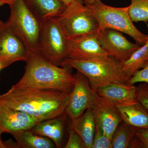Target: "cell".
Wrapping results in <instances>:
<instances>
[{"mask_svg":"<svg viewBox=\"0 0 148 148\" xmlns=\"http://www.w3.org/2000/svg\"><path fill=\"white\" fill-rule=\"evenodd\" d=\"M128 12L133 22H148V0H131Z\"/></svg>","mask_w":148,"mask_h":148,"instance_id":"22","label":"cell"},{"mask_svg":"<svg viewBox=\"0 0 148 148\" xmlns=\"http://www.w3.org/2000/svg\"><path fill=\"white\" fill-rule=\"evenodd\" d=\"M97 35L100 45L108 56L120 62L126 61L141 46L130 42L122 32L114 29H99Z\"/></svg>","mask_w":148,"mask_h":148,"instance_id":"9","label":"cell"},{"mask_svg":"<svg viewBox=\"0 0 148 148\" xmlns=\"http://www.w3.org/2000/svg\"><path fill=\"white\" fill-rule=\"evenodd\" d=\"M18 147L23 148H56L49 138L37 135L31 130H22L12 135Z\"/></svg>","mask_w":148,"mask_h":148,"instance_id":"20","label":"cell"},{"mask_svg":"<svg viewBox=\"0 0 148 148\" xmlns=\"http://www.w3.org/2000/svg\"><path fill=\"white\" fill-rule=\"evenodd\" d=\"M29 56L22 40L3 23L0 29V63L3 69L16 61L26 62Z\"/></svg>","mask_w":148,"mask_h":148,"instance_id":"10","label":"cell"},{"mask_svg":"<svg viewBox=\"0 0 148 148\" xmlns=\"http://www.w3.org/2000/svg\"><path fill=\"white\" fill-rule=\"evenodd\" d=\"M92 148H112V139L106 135L97 125L95 127Z\"/></svg>","mask_w":148,"mask_h":148,"instance_id":"23","label":"cell"},{"mask_svg":"<svg viewBox=\"0 0 148 148\" xmlns=\"http://www.w3.org/2000/svg\"><path fill=\"white\" fill-rule=\"evenodd\" d=\"M24 1L32 12L42 21L58 17L67 7L63 0Z\"/></svg>","mask_w":148,"mask_h":148,"instance_id":"16","label":"cell"},{"mask_svg":"<svg viewBox=\"0 0 148 148\" xmlns=\"http://www.w3.org/2000/svg\"><path fill=\"white\" fill-rule=\"evenodd\" d=\"M67 116L65 113L60 116L43 121L30 130L37 135L49 138L55 144L56 148H62Z\"/></svg>","mask_w":148,"mask_h":148,"instance_id":"15","label":"cell"},{"mask_svg":"<svg viewBox=\"0 0 148 148\" xmlns=\"http://www.w3.org/2000/svg\"><path fill=\"white\" fill-rule=\"evenodd\" d=\"M96 0H83V3L85 5H89L92 4Z\"/></svg>","mask_w":148,"mask_h":148,"instance_id":"29","label":"cell"},{"mask_svg":"<svg viewBox=\"0 0 148 148\" xmlns=\"http://www.w3.org/2000/svg\"><path fill=\"white\" fill-rule=\"evenodd\" d=\"M96 92L99 97L116 106H125L138 101L136 86L127 83L109 85L99 88Z\"/></svg>","mask_w":148,"mask_h":148,"instance_id":"14","label":"cell"},{"mask_svg":"<svg viewBox=\"0 0 148 148\" xmlns=\"http://www.w3.org/2000/svg\"><path fill=\"white\" fill-rule=\"evenodd\" d=\"M136 97L138 102L148 111V83H144L136 86Z\"/></svg>","mask_w":148,"mask_h":148,"instance_id":"26","label":"cell"},{"mask_svg":"<svg viewBox=\"0 0 148 148\" xmlns=\"http://www.w3.org/2000/svg\"><path fill=\"white\" fill-rule=\"evenodd\" d=\"M96 121L92 107L88 109L71 127L81 138L84 148H92L96 127Z\"/></svg>","mask_w":148,"mask_h":148,"instance_id":"18","label":"cell"},{"mask_svg":"<svg viewBox=\"0 0 148 148\" xmlns=\"http://www.w3.org/2000/svg\"><path fill=\"white\" fill-rule=\"evenodd\" d=\"M108 56L100 45L97 34L68 40V58L85 61Z\"/></svg>","mask_w":148,"mask_h":148,"instance_id":"11","label":"cell"},{"mask_svg":"<svg viewBox=\"0 0 148 148\" xmlns=\"http://www.w3.org/2000/svg\"><path fill=\"white\" fill-rule=\"evenodd\" d=\"M92 108L96 125L112 139L114 132L122 121L116 106L98 96Z\"/></svg>","mask_w":148,"mask_h":148,"instance_id":"13","label":"cell"},{"mask_svg":"<svg viewBox=\"0 0 148 148\" xmlns=\"http://www.w3.org/2000/svg\"><path fill=\"white\" fill-rule=\"evenodd\" d=\"M137 129L122 121L117 127L112 139V148H129Z\"/></svg>","mask_w":148,"mask_h":148,"instance_id":"21","label":"cell"},{"mask_svg":"<svg viewBox=\"0 0 148 148\" xmlns=\"http://www.w3.org/2000/svg\"><path fill=\"white\" fill-rule=\"evenodd\" d=\"M70 93L12 86L8 92L0 95V101L11 109L32 116L40 122L65 114Z\"/></svg>","mask_w":148,"mask_h":148,"instance_id":"1","label":"cell"},{"mask_svg":"<svg viewBox=\"0 0 148 148\" xmlns=\"http://www.w3.org/2000/svg\"><path fill=\"white\" fill-rule=\"evenodd\" d=\"M74 76L75 82L70 93V101L66 110V115L72 122L75 121L86 110L92 107L98 96L84 75L77 71Z\"/></svg>","mask_w":148,"mask_h":148,"instance_id":"8","label":"cell"},{"mask_svg":"<svg viewBox=\"0 0 148 148\" xmlns=\"http://www.w3.org/2000/svg\"><path fill=\"white\" fill-rule=\"evenodd\" d=\"M14 0H0V6H2L5 5H10Z\"/></svg>","mask_w":148,"mask_h":148,"instance_id":"28","label":"cell"},{"mask_svg":"<svg viewBox=\"0 0 148 148\" xmlns=\"http://www.w3.org/2000/svg\"><path fill=\"white\" fill-rule=\"evenodd\" d=\"M69 132V138L64 148H84L81 138L71 126Z\"/></svg>","mask_w":148,"mask_h":148,"instance_id":"27","label":"cell"},{"mask_svg":"<svg viewBox=\"0 0 148 148\" xmlns=\"http://www.w3.org/2000/svg\"><path fill=\"white\" fill-rule=\"evenodd\" d=\"M39 54L51 64L62 66L68 58V40L54 18L43 21Z\"/></svg>","mask_w":148,"mask_h":148,"instance_id":"7","label":"cell"},{"mask_svg":"<svg viewBox=\"0 0 148 148\" xmlns=\"http://www.w3.org/2000/svg\"><path fill=\"white\" fill-rule=\"evenodd\" d=\"M116 107L122 121L137 130L148 128V111L139 102Z\"/></svg>","mask_w":148,"mask_h":148,"instance_id":"17","label":"cell"},{"mask_svg":"<svg viewBox=\"0 0 148 148\" xmlns=\"http://www.w3.org/2000/svg\"><path fill=\"white\" fill-rule=\"evenodd\" d=\"M67 6L71 5L75 2V0H63Z\"/></svg>","mask_w":148,"mask_h":148,"instance_id":"30","label":"cell"},{"mask_svg":"<svg viewBox=\"0 0 148 148\" xmlns=\"http://www.w3.org/2000/svg\"><path fill=\"white\" fill-rule=\"evenodd\" d=\"M1 135L0 134V148H7L5 143H4L2 141L1 138Z\"/></svg>","mask_w":148,"mask_h":148,"instance_id":"31","label":"cell"},{"mask_svg":"<svg viewBox=\"0 0 148 148\" xmlns=\"http://www.w3.org/2000/svg\"><path fill=\"white\" fill-rule=\"evenodd\" d=\"M2 69H3V66H2L1 64V63H0V71Z\"/></svg>","mask_w":148,"mask_h":148,"instance_id":"34","label":"cell"},{"mask_svg":"<svg viewBox=\"0 0 148 148\" xmlns=\"http://www.w3.org/2000/svg\"><path fill=\"white\" fill-rule=\"evenodd\" d=\"M129 148H148V128L136 130Z\"/></svg>","mask_w":148,"mask_h":148,"instance_id":"24","label":"cell"},{"mask_svg":"<svg viewBox=\"0 0 148 148\" xmlns=\"http://www.w3.org/2000/svg\"><path fill=\"white\" fill-rule=\"evenodd\" d=\"M68 40L97 34L98 22L86 5L75 2L54 18Z\"/></svg>","mask_w":148,"mask_h":148,"instance_id":"6","label":"cell"},{"mask_svg":"<svg viewBox=\"0 0 148 148\" xmlns=\"http://www.w3.org/2000/svg\"><path fill=\"white\" fill-rule=\"evenodd\" d=\"M139 82L148 83V60L142 69L138 70L130 79L127 83L134 85Z\"/></svg>","mask_w":148,"mask_h":148,"instance_id":"25","label":"cell"},{"mask_svg":"<svg viewBox=\"0 0 148 148\" xmlns=\"http://www.w3.org/2000/svg\"><path fill=\"white\" fill-rule=\"evenodd\" d=\"M10 16L6 25L22 40L30 54H39L43 21L25 3L24 0H14L10 5Z\"/></svg>","mask_w":148,"mask_h":148,"instance_id":"4","label":"cell"},{"mask_svg":"<svg viewBox=\"0 0 148 148\" xmlns=\"http://www.w3.org/2000/svg\"><path fill=\"white\" fill-rule=\"evenodd\" d=\"M26 62L24 75L13 87L71 92L75 82L72 68L56 66L38 54H30Z\"/></svg>","mask_w":148,"mask_h":148,"instance_id":"2","label":"cell"},{"mask_svg":"<svg viewBox=\"0 0 148 148\" xmlns=\"http://www.w3.org/2000/svg\"><path fill=\"white\" fill-rule=\"evenodd\" d=\"M75 1L77 2L82 4H84L83 0H75Z\"/></svg>","mask_w":148,"mask_h":148,"instance_id":"32","label":"cell"},{"mask_svg":"<svg viewBox=\"0 0 148 148\" xmlns=\"http://www.w3.org/2000/svg\"><path fill=\"white\" fill-rule=\"evenodd\" d=\"M38 122L32 116L11 109L0 101V134L8 133L12 135L30 130Z\"/></svg>","mask_w":148,"mask_h":148,"instance_id":"12","label":"cell"},{"mask_svg":"<svg viewBox=\"0 0 148 148\" xmlns=\"http://www.w3.org/2000/svg\"><path fill=\"white\" fill-rule=\"evenodd\" d=\"M86 6L98 22L99 29H109L119 31L129 36L140 46L147 41L148 35L140 32L133 24L128 12V6H110L101 0H96L92 4Z\"/></svg>","mask_w":148,"mask_h":148,"instance_id":"5","label":"cell"},{"mask_svg":"<svg viewBox=\"0 0 148 148\" xmlns=\"http://www.w3.org/2000/svg\"><path fill=\"white\" fill-rule=\"evenodd\" d=\"M148 60V39L147 42L135 51L128 59L121 62L122 71L127 82Z\"/></svg>","mask_w":148,"mask_h":148,"instance_id":"19","label":"cell"},{"mask_svg":"<svg viewBox=\"0 0 148 148\" xmlns=\"http://www.w3.org/2000/svg\"><path fill=\"white\" fill-rule=\"evenodd\" d=\"M3 24V22H2L1 20H0V29H1V28Z\"/></svg>","mask_w":148,"mask_h":148,"instance_id":"33","label":"cell"},{"mask_svg":"<svg viewBox=\"0 0 148 148\" xmlns=\"http://www.w3.org/2000/svg\"><path fill=\"white\" fill-rule=\"evenodd\" d=\"M62 66L73 68L84 75L95 91L99 88L109 85L127 82L122 71L121 62L110 56L85 61L67 58Z\"/></svg>","mask_w":148,"mask_h":148,"instance_id":"3","label":"cell"}]
</instances>
